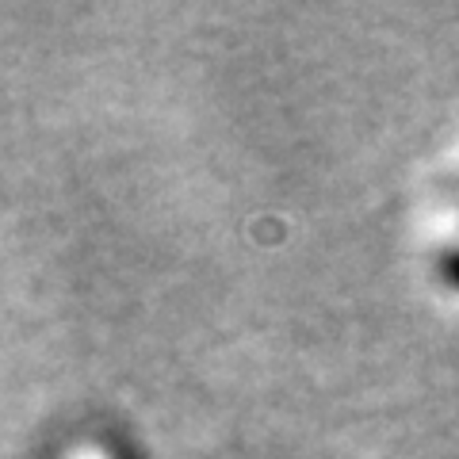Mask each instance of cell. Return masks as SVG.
<instances>
[{
	"label": "cell",
	"instance_id": "cell-1",
	"mask_svg": "<svg viewBox=\"0 0 459 459\" xmlns=\"http://www.w3.org/2000/svg\"><path fill=\"white\" fill-rule=\"evenodd\" d=\"M444 280L459 287V253H452L448 261H444Z\"/></svg>",
	"mask_w": 459,
	"mask_h": 459
}]
</instances>
